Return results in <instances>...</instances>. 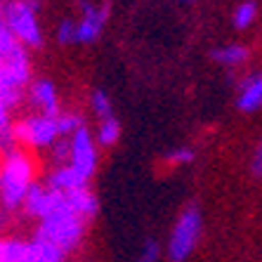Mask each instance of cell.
Returning <instances> with one entry per match:
<instances>
[{
	"label": "cell",
	"mask_w": 262,
	"mask_h": 262,
	"mask_svg": "<svg viewBox=\"0 0 262 262\" xmlns=\"http://www.w3.org/2000/svg\"><path fill=\"white\" fill-rule=\"evenodd\" d=\"M36 184V165L31 156L21 149L5 154V163L0 172V196H3V213L24 208L29 191Z\"/></svg>",
	"instance_id": "obj_1"
},
{
	"label": "cell",
	"mask_w": 262,
	"mask_h": 262,
	"mask_svg": "<svg viewBox=\"0 0 262 262\" xmlns=\"http://www.w3.org/2000/svg\"><path fill=\"white\" fill-rule=\"evenodd\" d=\"M83 234H85V220L78 217L71 210V206L67 203L64 208H59L52 215L40 220V227H38L36 236L59 246L64 253H71L83 241Z\"/></svg>",
	"instance_id": "obj_2"
},
{
	"label": "cell",
	"mask_w": 262,
	"mask_h": 262,
	"mask_svg": "<svg viewBox=\"0 0 262 262\" xmlns=\"http://www.w3.org/2000/svg\"><path fill=\"white\" fill-rule=\"evenodd\" d=\"M3 24L12 31L24 48L43 45V31L36 19V7L26 0H5L3 3Z\"/></svg>",
	"instance_id": "obj_3"
},
{
	"label": "cell",
	"mask_w": 262,
	"mask_h": 262,
	"mask_svg": "<svg viewBox=\"0 0 262 262\" xmlns=\"http://www.w3.org/2000/svg\"><path fill=\"white\" fill-rule=\"evenodd\" d=\"M201 232H203L201 210L196 206L184 208L180 217H177L175 227H172L170 238H168V257L172 262H184L194 253L196 244L201 238Z\"/></svg>",
	"instance_id": "obj_4"
},
{
	"label": "cell",
	"mask_w": 262,
	"mask_h": 262,
	"mask_svg": "<svg viewBox=\"0 0 262 262\" xmlns=\"http://www.w3.org/2000/svg\"><path fill=\"white\" fill-rule=\"evenodd\" d=\"M14 137L19 144L33 146V149H43V146H55L61 140L59 123L57 116H26L19 123H14Z\"/></svg>",
	"instance_id": "obj_5"
},
{
	"label": "cell",
	"mask_w": 262,
	"mask_h": 262,
	"mask_svg": "<svg viewBox=\"0 0 262 262\" xmlns=\"http://www.w3.org/2000/svg\"><path fill=\"white\" fill-rule=\"evenodd\" d=\"M69 165L76 168L85 180H90L95 175V170H97V137L85 125L71 137V159H69Z\"/></svg>",
	"instance_id": "obj_6"
},
{
	"label": "cell",
	"mask_w": 262,
	"mask_h": 262,
	"mask_svg": "<svg viewBox=\"0 0 262 262\" xmlns=\"http://www.w3.org/2000/svg\"><path fill=\"white\" fill-rule=\"evenodd\" d=\"M26 85H31V61L24 45H17L10 55L3 57V64H0V88H10V90L21 92V88Z\"/></svg>",
	"instance_id": "obj_7"
},
{
	"label": "cell",
	"mask_w": 262,
	"mask_h": 262,
	"mask_svg": "<svg viewBox=\"0 0 262 262\" xmlns=\"http://www.w3.org/2000/svg\"><path fill=\"white\" fill-rule=\"evenodd\" d=\"M67 194H61V191H55L50 189V187H40V184H33V189L29 191L24 201V213L29 217H48L52 215L55 210L67 206Z\"/></svg>",
	"instance_id": "obj_8"
},
{
	"label": "cell",
	"mask_w": 262,
	"mask_h": 262,
	"mask_svg": "<svg viewBox=\"0 0 262 262\" xmlns=\"http://www.w3.org/2000/svg\"><path fill=\"white\" fill-rule=\"evenodd\" d=\"M83 10V17L78 21V43H95L102 33L104 24H106V17H109V5H90V3H83L80 5Z\"/></svg>",
	"instance_id": "obj_9"
},
{
	"label": "cell",
	"mask_w": 262,
	"mask_h": 262,
	"mask_svg": "<svg viewBox=\"0 0 262 262\" xmlns=\"http://www.w3.org/2000/svg\"><path fill=\"white\" fill-rule=\"evenodd\" d=\"M29 102L45 116H59V95L52 80H36L29 85Z\"/></svg>",
	"instance_id": "obj_10"
},
{
	"label": "cell",
	"mask_w": 262,
	"mask_h": 262,
	"mask_svg": "<svg viewBox=\"0 0 262 262\" xmlns=\"http://www.w3.org/2000/svg\"><path fill=\"white\" fill-rule=\"evenodd\" d=\"M236 106L246 114H253V111L262 109V73L253 71L248 73L241 83H238V99Z\"/></svg>",
	"instance_id": "obj_11"
},
{
	"label": "cell",
	"mask_w": 262,
	"mask_h": 262,
	"mask_svg": "<svg viewBox=\"0 0 262 262\" xmlns=\"http://www.w3.org/2000/svg\"><path fill=\"white\" fill-rule=\"evenodd\" d=\"M85 184H88L85 177L67 163V165H57L55 170L50 172L45 187H50V189H55V191H61V194H69V191L80 189V187H85Z\"/></svg>",
	"instance_id": "obj_12"
},
{
	"label": "cell",
	"mask_w": 262,
	"mask_h": 262,
	"mask_svg": "<svg viewBox=\"0 0 262 262\" xmlns=\"http://www.w3.org/2000/svg\"><path fill=\"white\" fill-rule=\"evenodd\" d=\"M64 250L59 246L50 244L40 236H33L31 241H26L24 260L21 262H64Z\"/></svg>",
	"instance_id": "obj_13"
},
{
	"label": "cell",
	"mask_w": 262,
	"mask_h": 262,
	"mask_svg": "<svg viewBox=\"0 0 262 262\" xmlns=\"http://www.w3.org/2000/svg\"><path fill=\"white\" fill-rule=\"evenodd\" d=\"M67 201H69L71 210L78 215V217L92 220L95 215H97V199H95V194H92L88 187H80V189L69 191V194H67Z\"/></svg>",
	"instance_id": "obj_14"
},
{
	"label": "cell",
	"mask_w": 262,
	"mask_h": 262,
	"mask_svg": "<svg viewBox=\"0 0 262 262\" xmlns=\"http://www.w3.org/2000/svg\"><path fill=\"white\" fill-rule=\"evenodd\" d=\"M213 59L222 67H238V64H244L248 59V48L244 45H225V48H220L213 52Z\"/></svg>",
	"instance_id": "obj_15"
},
{
	"label": "cell",
	"mask_w": 262,
	"mask_h": 262,
	"mask_svg": "<svg viewBox=\"0 0 262 262\" xmlns=\"http://www.w3.org/2000/svg\"><path fill=\"white\" fill-rule=\"evenodd\" d=\"M95 137H97L99 146H114L118 142V137H121V123L114 116L104 118V121H99V128L95 133Z\"/></svg>",
	"instance_id": "obj_16"
},
{
	"label": "cell",
	"mask_w": 262,
	"mask_h": 262,
	"mask_svg": "<svg viewBox=\"0 0 262 262\" xmlns=\"http://www.w3.org/2000/svg\"><path fill=\"white\" fill-rule=\"evenodd\" d=\"M26 241L19 238H3L0 244V262H21L24 260Z\"/></svg>",
	"instance_id": "obj_17"
},
{
	"label": "cell",
	"mask_w": 262,
	"mask_h": 262,
	"mask_svg": "<svg viewBox=\"0 0 262 262\" xmlns=\"http://www.w3.org/2000/svg\"><path fill=\"white\" fill-rule=\"evenodd\" d=\"M255 17H257V5L253 0H244V3L234 10V26L244 31L255 21Z\"/></svg>",
	"instance_id": "obj_18"
},
{
	"label": "cell",
	"mask_w": 262,
	"mask_h": 262,
	"mask_svg": "<svg viewBox=\"0 0 262 262\" xmlns=\"http://www.w3.org/2000/svg\"><path fill=\"white\" fill-rule=\"evenodd\" d=\"M90 106H92V111L99 116V121H104V118H111L114 114V104H111V97L106 95L104 90H95L90 95Z\"/></svg>",
	"instance_id": "obj_19"
},
{
	"label": "cell",
	"mask_w": 262,
	"mask_h": 262,
	"mask_svg": "<svg viewBox=\"0 0 262 262\" xmlns=\"http://www.w3.org/2000/svg\"><path fill=\"white\" fill-rule=\"evenodd\" d=\"M57 123H59L61 137H73V135L83 128V121H80L78 114H59V116H57Z\"/></svg>",
	"instance_id": "obj_20"
},
{
	"label": "cell",
	"mask_w": 262,
	"mask_h": 262,
	"mask_svg": "<svg viewBox=\"0 0 262 262\" xmlns=\"http://www.w3.org/2000/svg\"><path fill=\"white\" fill-rule=\"evenodd\" d=\"M57 40L61 45H69V43H78V24L71 21V19H64L57 29Z\"/></svg>",
	"instance_id": "obj_21"
},
{
	"label": "cell",
	"mask_w": 262,
	"mask_h": 262,
	"mask_svg": "<svg viewBox=\"0 0 262 262\" xmlns=\"http://www.w3.org/2000/svg\"><path fill=\"white\" fill-rule=\"evenodd\" d=\"M50 154H52V161H55L57 165H67L69 159H71V137H61V140L50 149Z\"/></svg>",
	"instance_id": "obj_22"
},
{
	"label": "cell",
	"mask_w": 262,
	"mask_h": 262,
	"mask_svg": "<svg viewBox=\"0 0 262 262\" xmlns=\"http://www.w3.org/2000/svg\"><path fill=\"white\" fill-rule=\"evenodd\" d=\"M194 149L191 146H177V149H170V151L165 154V161L172 165H187L194 161Z\"/></svg>",
	"instance_id": "obj_23"
},
{
	"label": "cell",
	"mask_w": 262,
	"mask_h": 262,
	"mask_svg": "<svg viewBox=\"0 0 262 262\" xmlns=\"http://www.w3.org/2000/svg\"><path fill=\"white\" fill-rule=\"evenodd\" d=\"M17 45H21L17 40V36H14L12 31L3 24V26H0V57H7L14 48H17Z\"/></svg>",
	"instance_id": "obj_24"
},
{
	"label": "cell",
	"mask_w": 262,
	"mask_h": 262,
	"mask_svg": "<svg viewBox=\"0 0 262 262\" xmlns=\"http://www.w3.org/2000/svg\"><path fill=\"white\" fill-rule=\"evenodd\" d=\"M159 257H161V246L156 241H146L135 262H159Z\"/></svg>",
	"instance_id": "obj_25"
},
{
	"label": "cell",
	"mask_w": 262,
	"mask_h": 262,
	"mask_svg": "<svg viewBox=\"0 0 262 262\" xmlns=\"http://www.w3.org/2000/svg\"><path fill=\"white\" fill-rule=\"evenodd\" d=\"M250 170H253L255 177H262V137L257 142L255 151H253V159H250Z\"/></svg>",
	"instance_id": "obj_26"
},
{
	"label": "cell",
	"mask_w": 262,
	"mask_h": 262,
	"mask_svg": "<svg viewBox=\"0 0 262 262\" xmlns=\"http://www.w3.org/2000/svg\"><path fill=\"white\" fill-rule=\"evenodd\" d=\"M26 3H31V5H33V7L38 5V0H26Z\"/></svg>",
	"instance_id": "obj_27"
}]
</instances>
